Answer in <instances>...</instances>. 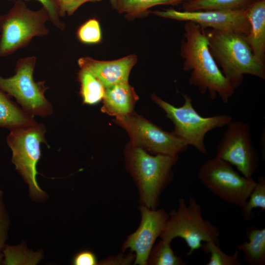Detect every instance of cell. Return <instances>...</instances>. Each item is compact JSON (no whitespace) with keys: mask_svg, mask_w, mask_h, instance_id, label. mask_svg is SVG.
<instances>
[{"mask_svg":"<svg viewBox=\"0 0 265 265\" xmlns=\"http://www.w3.org/2000/svg\"><path fill=\"white\" fill-rule=\"evenodd\" d=\"M184 29L180 54L184 71L190 72L189 84L197 87L201 94L208 92L212 100L218 95L223 103H227L235 90L213 58L204 29L187 21Z\"/></svg>","mask_w":265,"mask_h":265,"instance_id":"1","label":"cell"},{"mask_svg":"<svg viewBox=\"0 0 265 265\" xmlns=\"http://www.w3.org/2000/svg\"><path fill=\"white\" fill-rule=\"evenodd\" d=\"M210 51L235 90L245 75L265 79V66L255 57L246 35L231 31L205 29Z\"/></svg>","mask_w":265,"mask_h":265,"instance_id":"2","label":"cell"},{"mask_svg":"<svg viewBox=\"0 0 265 265\" xmlns=\"http://www.w3.org/2000/svg\"><path fill=\"white\" fill-rule=\"evenodd\" d=\"M13 6L0 15V59L27 46L33 38L49 34L46 23L48 13L42 6L33 10L23 0H15Z\"/></svg>","mask_w":265,"mask_h":265,"instance_id":"3","label":"cell"},{"mask_svg":"<svg viewBox=\"0 0 265 265\" xmlns=\"http://www.w3.org/2000/svg\"><path fill=\"white\" fill-rule=\"evenodd\" d=\"M177 159V156H152L137 146L130 152L129 166L143 206L157 209L161 193L172 179V168Z\"/></svg>","mask_w":265,"mask_h":265,"instance_id":"4","label":"cell"},{"mask_svg":"<svg viewBox=\"0 0 265 265\" xmlns=\"http://www.w3.org/2000/svg\"><path fill=\"white\" fill-rule=\"evenodd\" d=\"M178 208L169 213L164 227L159 236L169 243L176 238H183L189 248L187 255L201 247L203 242L212 241L219 245L220 232L209 220L205 219L201 206L192 197L188 204L185 199L178 201Z\"/></svg>","mask_w":265,"mask_h":265,"instance_id":"5","label":"cell"},{"mask_svg":"<svg viewBox=\"0 0 265 265\" xmlns=\"http://www.w3.org/2000/svg\"><path fill=\"white\" fill-rule=\"evenodd\" d=\"M44 125L35 124L10 130L7 143L12 151V162L28 185L29 196L37 201L45 200L47 194L36 180L37 165L41 155V145L47 144Z\"/></svg>","mask_w":265,"mask_h":265,"instance_id":"6","label":"cell"},{"mask_svg":"<svg viewBox=\"0 0 265 265\" xmlns=\"http://www.w3.org/2000/svg\"><path fill=\"white\" fill-rule=\"evenodd\" d=\"M183 97L184 102L180 107H175L155 94L152 99L174 124L175 130L173 133L201 153L206 154L207 150L204 141L206 134L215 129L226 126L233 118L227 114L202 116L194 108L189 95L184 94Z\"/></svg>","mask_w":265,"mask_h":265,"instance_id":"7","label":"cell"},{"mask_svg":"<svg viewBox=\"0 0 265 265\" xmlns=\"http://www.w3.org/2000/svg\"><path fill=\"white\" fill-rule=\"evenodd\" d=\"M37 58L29 56L19 58L14 75L8 78L0 76V89L14 97L21 107L34 116L45 117L53 113L51 103L45 96L49 88L45 80L36 81L33 77Z\"/></svg>","mask_w":265,"mask_h":265,"instance_id":"8","label":"cell"},{"mask_svg":"<svg viewBox=\"0 0 265 265\" xmlns=\"http://www.w3.org/2000/svg\"><path fill=\"white\" fill-rule=\"evenodd\" d=\"M198 177L202 184L222 200L241 208L256 181L240 175L228 162L214 157L200 166Z\"/></svg>","mask_w":265,"mask_h":265,"instance_id":"9","label":"cell"},{"mask_svg":"<svg viewBox=\"0 0 265 265\" xmlns=\"http://www.w3.org/2000/svg\"><path fill=\"white\" fill-rule=\"evenodd\" d=\"M226 126L215 157L235 166L244 177L252 178L259 164V155L252 143L250 126L233 120Z\"/></svg>","mask_w":265,"mask_h":265,"instance_id":"10","label":"cell"},{"mask_svg":"<svg viewBox=\"0 0 265 265\" xmlns=\"http://www.w3.org/2000/svg\"><path fill=\"white\" fill-rule=\"evenodd\" d=\"M116 120L128 132L135 146L145 148L156 155L177 156L189 146L173 133L141 117L129 114L116 116Z\"/></svg>","mask_w":265,"mask_h":265,"instance_id":"11","label":"cell"},{"mask_svg":"<svg viewBox=\"0 0 265 265\" xmlns=\"http://www.w3.org/2000/svg\"><path fill=\"white\" fill-rule=\"evenodd\" d=\"M154 15L162 18L181 21H190L203 29L211 28L240 33L247 35L249 25L244 11H179L169 8L164 10L151 11Z\"/></svg>","mask_w":265,"mask_h":265,"instance_id":"12","label":"cell"},{"mask_svg":"<svg viewBox=\"0 0 265 265\" xmlns=\"http://www.w3.org/2000/svg\"><path fill=\"white\" fill-rule=\"evenodd\" d=\"M139 209L141 215L140 224L125 241L122 251L130 248L135 253L133 264L146 265L153 245L161 234L169 215L163 209L152 210L141 205Z\"/></svg>","mask_w":265,"mask_h":265,"instance_id":"13","label":"cell"},{"mask_svg":"<svg viewBox=\"0 0 265 265\" xmlns=\"http://www.w3.org/2000/svg\"><path fill=\"white\" fill-rule=\"evenodd\" d=\"M137 62L135 54L112 60H99L83 56L77 61L80 69L90 71L105 88L128 82L130 72Z\"/></svg>","mask_w":265,"mask_h":265,"instance_id":"14","label":"cell"},{"mask_svg":"<svg viewBox=\"0 0 265 265\" xmlns=\"http://www.w3.org/2000/svg\"><path fill=\"white\" fill-rule=\"evenodd\" d=\"M249 30L246 36L252 53L261 64L265 61V0H256L246 10Z\"/></svg>","mask_w":265,"mask_h":265,"instance_id":"15","label":"cell"},{"mask_svg":"<svg viewBox=\"0 0 265 265\" xmlns=\"http://www.w3.org/2000/svg\"><path fill=\"white\" fill-rule=\"evenodd\" d=\"M137 98L128 82L113 85L105 88L103 109L116 116L129 114Z\"/></svg>","mask_w":265,"mask_h":265,"instance_id":"16","label":"cell"},{"mask_svg":"<svg viewBox=\"0 0 265 265\" xmlns=\"http://www.w3.org/2000/svg\"><path fill=\"white\" fill-rule=\"evenodd\" d=\"M185 0H109L111 8L119 14H124L126 19L132 21L144 18L154 6L162 5H178Z\"/></svg>","mask_w":265,"mask_h":265,"instance_id":"17","label":"cell"},{"mask_svg":"<svg viewBox=\"0 0 265 265\" xmlns=\"http://www.w3.org/2000/svg\"><path fill=\"white\" fill-rule=\"evenodd\" d=\"M34 116L12 101L0 89V127L12 130L37 123Z\"/></svg>","mask_w":265,"mask_h":265,"instance_id":"18","label":"cell"},{"mask_svg":"<svg viewBox=\"0 0 265 265\" xmlns=\"http://www.w3.org/2000/svg\"><path fill=\"white\" fill-rule=\"evenodd\" d=\"M248 241L238 246V250L244 253V260L249 265H265V229L250 226L246 229Z\"/></svg>","mask_w":265,"mask_h":265,"instance_id":"19","label":"cell"},{"mask_svg":"<svg viewBox=\"0 0 265 265\" xmlns=\"http://www.w3.org/2000/svg\"><path fill=\"white\" fill-rule=\"evenodd\" d=\"M256 0H194L183 2L182 10L244 11Z\"/></svg>","mask_w":265,"mask_h":265,"instance_id":"20","label":"cell"},{"mask_svg":"<svg viewBox=\"0 0 265 265\" xmlns=\"http://www.w3.org/2000/svg\"><path fill=\"white\" fill-rule=\"evenodd\" d=\"M78 78L80 95L84 104H95L103 99L105 87L90 71L80 69Z\"/></svg>","mask_w":265,"mask_h":265,"instance_id":"21","label":"cell"},{"mask_svg":"<svg viewBox=\"0 0 265 265\" xmlns=\"http://www.w3.org/2000/svg\"><path fill=\"white\" fill-rule=\"evenodd\" d=\"M170 243L161 239L152 247L149 254L147 265H186L183 259L174 254Z\"/></svg>","mask_w":265,"mask_h":265,"instance_id":"22","label":"cell"},{"mask_svg":"<svg viewBox=\"0 0 265 265\" xmlns=\"http://www.w3.org/2000/svg\"><path fill=\"white\" fill-rule=\"evenodd\" d=\"M258 208L265 210V178L264 176L258 178L245 204L241 208V214L244 220H251L254 217L253 209Z\"/></svg>","mask_w":265,"mask_h":265,"instance_id":"23","label":"cell"},{"mask_svg":"<svg viewBox=\"0 0 265 265\" xmlns=\"http://www.w3.org/2000/svg\"><path fill=\"white\" fill-rule=\"evenodd\" d=\"M201 248L206 253H210L211 256L207 265H241V262L238 260V249L235 250L232 255L225 253L212 241H208L202 243Z\"/></svg>","mask_w":265,"mask_h":265,"instance_id":"24","label":"cell"},{"mask_svg":"<svg viewBox=\"0 0 265 265\" xmlns=\"http://www.w3.org/2000/svg\"><path fill=\"white\" fill-rule=\"evenodd\" d=\"M76 36L84 44H96L101 42L102 33L99 21L95 18L86 21L78 28Z\"/></svg>","mask_w":265,"mask_h":265,"instance_id":"25","label":"cell"},{"mask_svg":"<svg viewBox=\"0 0 265 265\" xmlns=\"http://www.w3.org/2000/svg\"><path fill=\"white\" fill-rule=\"evenodd\" d=\"M14 1L15 0H7ZM39 2L47 10L50 21L56 27L61 30L65 28V24L60 20L59 8L56 0H36Z\"/></svg>","mask_w":265,"mask_h":265,"instance_id":"26","label":"cell"},{"mask_svg":"<svg viewBox=\"0 0 265 265\" xmlns=\"http://www.w3.org/2000/svg\"><path fill=\"white\" fill-rule=\"evenodd\" d=\"M59 15L63 17L66 15H73L83 4L87 2H98L103 0H56Z\"/></svg>","mask_w":265,"mask_h":265,"instance_id":"27","label":"cell"},{"mask_svg":"<svg viewBox=\"0 0 265 265\" xmlns=\"http://www.w3.org/2000/svg\"><path fill=\"white\" fill-rule=\"evenodd\" d=\"M9 226V216L3 202V192L0 190V252L6 245Z\"/></svg>","mask_w":265,"mask_h":265,"instance_id":"28","label":"cell"},{"mask_svg":"<svg viewBox=\"0 0 265 265\" xmlns=\"http://www.w3.org/2000/svg\"><path fill=\"white\" fill-rule=\"evenodd\" d=\"M74 265H96L98 260L96 255L91 251L84 250L77 253L73 257Z\"/></svg>","mask_w":265,"mask_h":265,"instance_id":"29","label":"cell"},{"mask_svg":"<svg viewBox=\"0 0 265 265\" xmlns=\"http://www.w3.org/2000/svg\"><path fill=\"white\" fill-rule=\"evenodd\" d=\"M135 255L132 254L110 256L100 262L101 265H130L134 261Z\"/></svg>","mask_w":265,"mask_h":265,"instance_id":"30","label":"cell"},{"mask_svg":"<svg viewBox=\"0 0 265 265\" xmlns=\"http://www.w3.org/2000/svg\"><path fill=\"white\" fill-rule=\"evenodd\" d=\"M4 258L3 254L1 253L0 252V264H2Z\"/></svg>","mask_w":265,"mask_h":265,"instance_id":"31","label":"cell"},{"mask_svg":"<svg viewBox=\"0 0 265 265\" xmlns=\"http://www.w3.org/2000/svg\"><path fill=\"white\" fill-rule=\"evenodd\" d=\"M193 0H185V2H189V1H193Z\"/></svg>","mask_w":265,"mask_h":265,"instance_id":"32","label":"cell"}]
</instances>
